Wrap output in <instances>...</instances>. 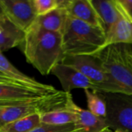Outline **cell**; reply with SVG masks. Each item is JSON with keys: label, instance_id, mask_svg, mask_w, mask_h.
<instances>
[{"label": "cell", "instance_id": "1", "mask_svg": "<svg viewBox=\"0 0 132 132\" xmlns=\"http://www.w3.org/2000/svg\"><path fill=\"white\" fill-rule=\"evenodd\" d=\"M21 46L26 61L44 76L50 74L65 56L61 33L45 31L33 26L26 32Z\"/></svg>", "mask_w": 132, "mask_h": 132}, {"label": "cell", "instance_id": "2", "mask_svg": "<svg viewBox=\"0 0 132 132\" xmlns=\"http://www.w3.org/2000/svg\"><path fill=\"white\" fill-rule=\"evenodd\" d=\"M61 36L65 56L96 55L102 50L106 42V32L103 29L69 15Z\"/></svg>", "mask_w": 132, "mask_h": 132}, {"label": "cell", "instance_id": "3", "mask_svg": "<svg viewBox=\"0 0 132 132\" xmlns=\"http://www.w3.org/2000/svg\"><path fill=\"white\" fill-rule=\"evenodd\" d=\"M96 56L112 80L132 95V48L131 45L116 44L106 47Z\"/></svg>", "mask_w": 132, "mask_h": 132}, {"label": "cell", "instance_id": "4", "mask_svg": "<svg viewBox=\"0 0 132 132\" xmlns=\"http://www.w3.org/2000/svg\"><path fill=\"white\" fill-rule=\"evenodd\" d=\"M61 63L75 68L88 77L99 87L100 93L124 94V90L112 80L104 70L96 56H65Z\"/></svg>", "mask_w": 132, "mask_h": 132}, {"label": "cell", "instance_id": "5", "mask_svg": "<svg viewBox=\"0 0 132 132\" xmlns=\"http://www.w3.org/2000/svg\"><path fill=\"white\" fill-rule=\"evenodd\" d=\"M107 104L105 121L115 131L132 132V95L120 93H102Z\"/></svg>", "mask_w": 132, "mask_h": 132}, {"label": "cell", "instance_id": "6", "mask_svg": "<svg viewBox=\"0 0 132 132\" xmlns=\"http://www.w3.org/2000/svg\"><path fill=\"white\" fill-rule=\"evenodd\" d=\"M0 6L3 15L24 32L37 17L33 0H0Z\"/></svg>", "mask_w": 132, "mask_h": 132}, {"label": "cell", "instance_id": "7", "mask_svg": "<svg viewBox=\"0 0 132 132\" xmlns=\"http://www.w3.org/2000/svg\"><path fill=\"white\" fill-rule=\"evenodd\" d=\"M60 81L63 91L69 94L74 89H83L100 91L99 87L88 77L75 68L62 63L56 65L51 73Z\"/></svg>", "mask_w": 132, "mask_h": 132}, {"label": "cell", "instance_id": "8", "mask_svg": "<svg viewBox=\"0 0 132 132\" xmlns=\"http://www.w3.org/2000/svg\"><path fill=\"white\" fill-rule=\"evenodd\" d=\"M66 10L69 16L105 32L104 24L94 8L92 0H70Z\"/></svg>", "mask_w": 132, "mask_h": 132}, {"label": "cell", "instance_id": "9", "mask_svg": "<svg viewBox=\"0 0 132 132\" xmlns=\"http://www.w3.org/2000/svg\"><path fill=\"white\" fill-rule=\"evenodd\" d=\"M43 90L14 84L0 83V100L2 101H32L58 92Z\"/></svg>", "mask_w": 132, "mask_h": 132}, {"label": "cell", "instance_id": "10", "mask_svg": "<svg viewBox=\"0 0 132 132\" xmlns=\"http://www.w3.org/2000/svg\"><path fill=\"white\" fill-rule=\"evenodd\" d=\"M66 108L75 113L76 116V125L85 132H100L108 128L104 118H99L89 110H85L78 106L74 102L71 93L68 94Z\"/></svg>", "mask_w": 132, "mask_h": 132}, {"label": "cell", "instance_id": "11", "mask_svg": "<svg viewBox=\"0 0 132 132\" xmlns=\"http://www.w3.org/2000/svg\"><path fill=\"white\" fill-rule=\"evenodd\" d=\"M0 71L13 81L23 86L49 91L57 90L51 85L38 82L34 78L23 73L7 60L2 52H0Z\"/></svg>", "mask_w": 132, "mask_h": 132}, {"label": "cell", "instance_id": "12", "mask_svg": "<svg viewBox=\"0 0 132 132\" xmlns=\"http://www.w3.org/2000/svg\"><path fill=\"white\" fill-rule=\"evenodd\" d=\"M26 32L15 26L4 15L0 16V52L21 46Z\"/></svg>", "mask_w": 132, "mask_h": 132}, {"label": "cell", "instance_id": "13", "mask_svg": "<svg viewBox=\"0 0 132 132\" xmlns=\"http://www.w3.org/2000/svg\"><path fill=\"white\" fill-rule=\"evenodd\" d=\"M68 16L66 9L58 8L49 13L37 16L32 26L45 31L62 33Z\"/></svg>", "mask_w": 132, "mask_h": 132}, {"label": "cell", "instance_id": "14", "mask_svg": "<svg viewBox=\"0 0 132 132\" xmlns=\"http://www.w3.org/2000/svg\"><path fill=\"white\" fill-rule=\"evenodd\" d=\"M116 44H127L131 46V22L124 19H121L115 23L106 33V42L102 50L109 46Z\"/></svg>", "mask_w": 132, "mask_h": 132}, {"label": "cell", "instance_id": "15", "mask_svg": "<svg viewBox=\"0 0 132 132\" xmlns=\"http://www.w3.org/2000/svg\"><path fill=\"white\" fill-rule=\"evenodd\" d=\"M92 3L104 24L106 33L115 23L123 19L115 0H92Z\"/></svg>", "mask_w": 132, "mask_h": 132}, {"label": "cell", "instance_id": "16", "mask_svg": "<svg viewBox=\"0 0 132 132\" xmlns=\"http://www.w3.org/2000/svg\"><path fill=\"white\" fill-rule=\"evenodd\" d=\"M41 124L51 125H76V116L74 112L67 108L54 110L40 114Z\"/></svg>", "mask_w": 132, "mask_h": 132}, {"label": "cell", "instance_id": "17", "mask_svg": "<svg viewBox=\"0 0 132 132\" xmlns=\"http://www.w3.org/2000/svg\"><path fill=\"white\" fill-rule=\"evenodd\" d=\"M40 125V114H34L7 125L0 129V132H30Z\"/></svg>", "mask_w": 132, "mask_h": 132}, {"label": "cell", "instance_id": "18", "mask_svg": "<svg viewBox=\"0 0 132 132\" xmlns=\"http://www.w3.org/2000/svg\"><path fill=\"white\" fill-rule=\"evenodd\" d=\"M85 94L88 110L96 116L105 119L107 116V104L102 93L96 90H85Z\"/></svg>", "mask_w": 132, "mask_h": 132}, {"label": "cell", "instance_id": "19", "mask_svg": "<svg viewBox=\"0 0 132 132\" xmlns=\"http://www.w3.org/2000/svg\"><path fill=\"white\" fill-rule=\"evenodd\" d=\"M37 16L45 15L59 8V0H33Z\"/></svg>", "mask_w": 132, "mask_h": 132}, {"label": "cell", "instance_id": "20", "mask_svg": "<svg viewBox=\"0 0 132 132\" xmlns=\"http://www.w3.org/2000/svg\"><path fill=\"white\" fill-rule=\"evenodd\" d=\"M79 129L81 128H79L75 124L66 125H51L41 124L40 126L30 132H72Z\"/></svg>", "mask_w": 132, "mask_h": 132}, {"label": "cell", "instance_id": "21", "mask_svg": "<svg viewBox=\"0 0 132 132\" xmlns=\"http://www.w3.org/2000/svg\"><path fill=\"white\" fill-rule=\"evenodd\" d=\"M123 19L132 23V0H115Z\"/></svg>", "mask_w": 132, "mask_h": 132}, {"label": "cell", "instance_id": "22", "mask_svg": "<svg viewBox=\"0 0 132 132\" xmlns=\"http://www.w3.org/2000/svg\"><path fill=\"white\" fill-rule=\"evenodd\" d=\"M32 101H33V100H32ZM29 101H2V100H0V108H3V107H6V106L23 104V103L29 102Z\"/></svg>", "mask_w": 132, "mask_h": 132}, {"label": "cell", "instance_id": "23", "mask_svg": "<svg viewBox=\"0 0 132 132\" xmlns=\"http://www.w3.org/2000/svg\"><path fill=\"white\" fill-rule=\"evenodd\" d=\"M0 83H3V84H17L16 82L13 81L12 80H11L10 78H9L8 77H6L5 74H3L1 71H0ZM21 85V84H20Z\"/></svg>", "mask_w": 132, "mask_h": 132}, {"label": "cell", "instance_id": "24", "mask_svg": "<svg viewBox=\"0 0 132 132\" xmlns=\"http://www.w3.org/2000/svg\"><path fill=\"white\" fill-rule=\"evenodd\" d=\"M100 132H114L112 131V129H110V128H104V129H103Z\"/></svg>", "mask_w": 132, "mask_h": 132}, {"label": "cell", "instance_id": "25", "mask_svg": "<svg viewBox=\"0 0 132 132\" xmlns=\"http://www.w3.org/2000/svg\"><path fill=\"white\" fill-rule=\"evenodd\" d=\"M72 132H85L83 130H82V129H79V130H76V131H72Z\"/></svg>", "mask_w": 132, "mask_h": 132}, {"label": "cell", "instance_id": "26", "mask_svg": "<svg viewBox=\"0 0 132 132\" xmlns=\"http://www.w3.org/2000/svg\"><path fill=\"white\" fill-rule=\"evenodd\" d=\"M114 132H124V131H115Z\"/></svg>", "mask_w": 132, "mask_h": 132}]
</instances>
